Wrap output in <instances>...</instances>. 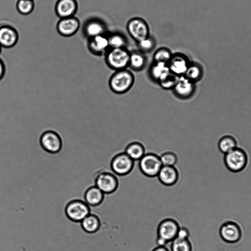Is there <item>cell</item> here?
Segmentation results:
<instances>
[{
  "label": "cell",
  "mask_w": 251,
  "mask_h": 251,
  "mask_svg": "<svg viewBox=\"0 0 251 251\" xmlns=\"http://www.w3.org/2000/svg\"><path fill=\"white\" fill-rule=\"evenodd\" d=\"M134 82V75L127 68L115 71L110 77L108 84L113 93L123 94L127 92L132 88Z\"/></svg>",
  "instance_id": "cell-1"
},
{
  "label": "cell",
  "mask_w": 251,
  "mask_h": 251,
  "mask_svg": "<svg viewBox=\"0 0 251 251\" xmlns=\"http://www.w3.org/2000/svg\"><path fill=\"white\" fill-rule=\"evenodd\" d=\"M130 51L126 48H109L104 54L105 61L115 71L128 68Z\"/></svg>",
  "instance_id": "cell-2"
},
{
  "label": "cell",
  "mask_w": 251,
  "mask_h": 251,
  "mask_svg": "<svg viewBox=\"0 0 251 251\" xmlns=\"http://www.w3.org/2000/svg\"><path fill=\"white\" fill-rule=\"evenodd\" d=\"M224 163L227 169L233 173L243 170L247 165L248 155L243 149L237 147L225 154Z\"/></svg>",
  "instance_id": "cell-3"
},
{
  "label": "cell",
  "mask_w": 251,
  "mask_h": 251,
  "mask_svg": "<svg viewBox=\"0 0 251 251\" xmlns=\"http://www.w3.org/2000/svg\"><path fill=\"white\" fill-rule=\"evenodd\" d=\"M39 144L46 151L56 153L61 150L63 143L60 136L56 132L50 130L42 134Z\"/></svg>",
  "instance_id": "cell-4"
},
{
  "label": "cell",
  "mask_w": 251,
  "mask_h": 251,
  "mask_svg": "<svg viewBox=\"0 0 251 251\" xmlns=\"http://www.w3.org/2000/svg\"><path fill=\"white\" fill-rule=\"evenodd\" d=\"M141 172L146 176L153 177L157 176L162 167L159 156L152 153H147L138 161Z\"/></svg>",
  "instance_id": "cell-5"
},
{
  "label": "cell",
  "mask_w": 251,
  "mask_h": 251,
  "mask_svg": "<svg viewBox=\"0 0 251 251\" xmlns=\"http://www.w3.org/2000/svg\"><path fill=\"white\" fill-rule=\"evenodd\" d=\"M196 90V84L184 75L179 77L172 92L177 98L186 100L191 98Z\"/></svg>",
  "instance_id": "cell-6"
},
{
  "label": "cell",
  "mask_w": 251,
  "mask_h": 251,
  "mask_svg": "<svg viewBox=\"0 0 251 251\" xmlns=\"http://www.w3.org/2000/svg\"><path fill=\"white\" fill-rule=\"evenodd\" d=\"M219 233L223 240L229 244L237 243L242 237L241 227L232 221L225 222L220 227Z\"/></svg>",
  "instance_id": "cell-7"
},
{
  "label": "cell",
  "mask_w": 251,
  "mask_h": 251,
  "mask_svg": "<svg viewBox=\"0 0 251 251\" xmlns=\"http://www.w3.org/2000/svg\"><path fill=\"white\" fill-rule=\"evenodd\" d=\"M127 30L130 36L137 42L150 36L148 24L139 18L130 20L127 24Z\"/></svg>",
  "instance_id": "cell-8"
},
{
  "label": "cell",
  "mask_w": 251,
  "mask_h": 251,
  "mask_svg": "<svg viewBox=\"0 0 251 251\" xmlns=\"http://www.w3.org/2000/svg\"><path fill=\"white\" fill-rule=\"evenodd\" d=\"M66 212L68 217L71 220L81 222L90 214V208L85 202L74 201L68 204Z\"/></svg>",
  "instance_id": "cell-9"
},
{
  "label": "cell",
  "mask_w": 251,
  "mask_h": 251,
  "mask_svg": "<svg viewBox=\"0 0 251 251\" xmlns=\"http://www.w3.org/2000/svg\"><path fill=\"white\" fill-rule=\"evenodd\" d=\"M134 161L125 152L119 153L112 159L111 169L117 175H126L132 170Z\"/></svg>",
  "instance_id": "cell-10"
},
{
  "label": "cell",
  "mask_w": 251,
  "mask_h": 251,
  "mask_svg": "<svg viewBox=\"0 0 251 251\" xmlns=\"http://www.w3.org/2000/svg\"><path fill=\"white\" fill-rule=\"evenodd\" d=\"M188 57L182 53L173 54L168 63L170 72L180 76L184 75L190 63Z\"/></svg>",
  "instance_id": "cell-11"
},
{
  "label": "cell",
  "mask_w": 251,
  "mask_h": 251,
  "mask_svg": "<svg viewBox=\"0 0 251 251\" xmlns=\"http://www.w3.org/2000/svg\"><path fill=\"white\" fill-rule=\"evenodd\" d=\"M79 27V20L75 16L60 18L56 25L58 32L65 37H70L74 35L77 32Z\"/></svg>",
  "instance_id": "cell-12"
},
{
  "label": "cell",
  "mask_w": 251,
  "mask_h": 251,
  "mask_svg": "<svg viewBox=\"0 0 251 251\" xmlns=\"http://www.w3.org/2000/svg\"><path fill=\"white\" fill-rule=\"evenodd\" d=\"M179 226L172 219H166L159 224L158 227V237L169 243L176 238Z\"/></svg>",
  "instance_id": "cell-13"
},
{
  "label": "cell",
  "mask_w": 251,
  "mask_h": 251,
  "mask_svg": "<svg viewBox=\"0 0 251 251\" xmlns=\"http://www.w3.org/2000/svg\"><path fill=\"white\" fill-rule=\"evenodd\" d=\"M96 186L104 194L111 193L117 189L118 180L114 174L101 173L96 179Z\"/></svg>",
  "instance_id": "cell-14"
},
{
  "label": "cell",
  "mask_w": 251,
  "mask_h": 251,
  "mask_svg": "<svg viewBox=\"0 0 251 251\" xmlns=\"http://www.w3.org/2000/svg\"><path fill=\"white\" fill-rule=\"evenodd\" d=\"M18 40L19 34L14 27L9 25L0 26V45L2 48H12Z\"/></svg>",
  "instance_id": "cell-15"
},
{
  "label": "cell",
  "mask_w": 251,
  "mask_h": 251,
  "mask_svg": "<svg viewBox=\"0 0 251 251\" xmlns=\"http://www.w3.org/2000/svg\"><path fill=\"white\" fill-rule=\"evenodd\" d=\"M109 48L108 36L105 34L89 38L88 49L95 55L104 54Z\"/></svg>",
  "instance_id": "cell-16"
},
{
  "label": "cell",
  "mask_w": 251,
  "mask_h": 251,
  "mask_svg": "<svg viewBox=\"0 0 251 251\" xmlns=\"http://www.w3.org/2000/svg\"><path fill=\"white\" fill-rule=\"evenodd\" d=\"M78 5L75 0H58L55 6L56 15L60 18L74 16Z\"/></svg>",
  "instance_id": "cell-17"
},
{
  "label": "cell",
  "mask_w": 251,
  "mask_h": 251,
  "mask_svg": "<svg viewBox=\"0 0 251 251\" xmlns=\"http://www.w3.org/2000/svg\"><path fill=\"white\" fill-rule=\"evenodd\" d=\"M169 72L168 64L153 61L148 69V76L152 82L157 84L159 80Z\"/></svg>",
  "instance_id": "cell-18"
},
{
  "label": "cell",
  "mask_w": 251,
  "mask_h": 251,
  "mask_svg": "<svg viewBox=\"0 0 251 251\" xmlns=\"http://www.w3.org/2000/svg\"><path fill=\"white\" fill-rule=\"evenodd\" d=\"M147 62L145 53L139 50L133 51L130 52L128 68L135 72H141L146 68Z\"/></svg>",
  "instance_id": "cell-19"
},
{
  "label": "cell",
  "mask_w": 251,
  "mask_h": 251,
  "mask_svg": "<svg viewBox=\"0 0 251 251\" xmlns=\"http://www.w3.org/2000/svg\"><path fill=\"white\" fill-rule=\"evenodd\" d=\"M157 177L160 181L165 185H172L177 181L178 173L174 166H162Z\"/></svg>",
  "instance_id": "cell-20"
},
{
  "label": "cell",
  "mask_w": 251,
  "mask_h": 251,
  "mask_svg": "<svg viewBox=\"0 0 251 251\" xmlns=\"http://www.w3.org/2000/svg\"><path fill=\"white\" fill-rule=\"evenodd\" d=\"M83 33L88 38L104 34L105 27L103 23L99 20L88 21L83 28Z\"/></svg>",
  "instance_id": "cell-21"
},
{
  "label": "cell",
  "mask_w": 251,
  "mask_h": 251,
  "mask_svg": "<svg viewBox=\"0 0 251 251\" xmlns=\"http://www.w3.org/2000/svg\"><path fill=\"white\" fill-rule=\"evenodd\" d=\"M125 152L133 160H140L146 153L145 146L140 142H133L125 148Z\"/></svg>",
  "instance_id": "cell-22"
},
{
  "label": "cell",
  "mask_w": 251,
  "mask_h": 251,
  "mask_svg": "<svg viewBox=\"0 0 251 251\" xmlns=\"http://www.w3.org/2000/svg\"><path fill=\"white\" fill-rule=\"evenodd\" d=\"M203 75L202 66L199 63L191 62L184 75L196 83L202 79Z\"/></svg>",
  "instance_id": "cell-23"
},
{
  "label": "cell",
  "mask_w": 251,
  "mask_h": 251,
  "mask_svg": "<svg viewBox=\"0 0 251 251\" xmlns=\"http://www.w3.org/2000/svg\"><path fill=\"white\" fill-rule=\"evenodd\" d=\"M104 193L96 186L88 189L85 195V202L90 206L99 204L102 201Z\"/></svg>",
  "instance_id": "cell-24"
},
{
  "label": "cell",
  "mask_w": 251,
  "mask_h": 251,
  "mask_svg": "<svg viewBox=\"0 0 251 251\" xmlns=\"http://www.w3.org/2000/svg\"><path fill=\"white\" fill-rule=\"evenodd\" d=\"M218 147L219 151L225 154L237 147V141L233 136L225 135L219 139Z\"/></svg>",
  "instance_id": "cell-25"
},
{
  "label": "cell",
  "mask_w": 251,
  "mask_h": 251,
  "mask_svg": "<svg viewBox=\"0 0 251 251\" xmlns=\"http://www.w3.org/2000/svg\"><path fill=\"white\" fill-rule=\"evenodd\" d=\"M170 251H192L191 243L188 239L175 238L166 246Z\"/></svg>",
  "instance_id": "cell-26"
},
{
  "label": "cell",
  "mask_w": 251,
  "mask_h": 251,
  "mask_svg": "<svg viewBox=\"0 0 251 251\" xmlns=\"http://www.w3.org/2000/svg\"><path fill=\"white\" fill-rule=\"evenodd\" d=\"M81 225L86 232L94 233L98 230L100 223L97 216L90 214L81 222Z\"/></svg>",
  "instance_id": "cell-27"
},
{
  "label": "cell",
  "mask_w": 251,
  "mask_h": 251,
  "mask_svg": "<svg viewBox=\"0 0 251 251\" xmlns=\"http://www.w3.org/2000/svg\"><path fill=\"white\" fill-rule=\"evenodd\" d=\"M179 77L169 72L159 80L157 84L164 90H172L177 83Z\"/></svg>",
  "instance_id": "cell-28"
},
{
  "label": "cell",
  "mask_w": 251,
  "mask_h": 251,
  "mask_svg": "<svg viewBox=\"0 0 251 251\" xmlns=\"http://www.w3.org/2000/svg\"><path fill=\"white\" fill-rule=\"evenodd\" d=\"M173 53L166 48H161L157 50L153 55V61L163 62L168 64Z\"/></svg>",
  "instance_id": "cell-29"
},
{
  "label": "cell",
  "mask_w": 251,
  "mask_h": 251,
  "mask_svg": "<svg viewBox=\"0 0 251 251\" xmlns=\"http://www.w3.org/2000/svg\"><path fill=\"white\" fill-rule=\"evenodd\" d=\"M34 0H18L16 2V8L22 15L30 14L34 8Z\"/></svg>",
  "instance_id": "cell-30"
},
{
  "label": "cell",
  "mask_w": 251,
  "mask_h": 251,
  "mask_svg": "<svg viewBox=\"0 0 251 251\" xmlns=\"http://www.w3.org/2000/svg\"><path fill=\"white\" fill-rule=\"evenodd\" d=\"M109 48H126V42L124 37L119 33H115L108 36Z\"/></svg>",
  "instance_id": "cell-31"
},
{
  "label": "cell",
  "mask_w": 251,
  "mask_h": 251,
  "mask_svg": "<svg viewBox=\"0 0 251 251\" xmlns=\"http://www.w3.org/2000/svg\"><path fill=\"white\" fill-rule=\"evenodd\" d=\"M155 45L154 40L150 36L137 42L139 50L145 54L151 52L154 49Z\"/></svg>",
  "instance_id": "cell-32"
},
{
  "label": "cell",
  "mask_w": 251,
  "mask_h": 251,
  "mask_svg": "<svg viewBox=\"0 0 251 251\" xmlns=\"http://www.w3.org/2000/svg\"><path fill=\"white\" fill-rule=\"evenodd\" d=\"M162 166H174L177 162L176 154L172 151L165 152L159 156Z\"/></svg>",
  "instance_id": "cell-33"
},
{
  "label": "cell",
  "mask_w": 251,
  "mask_h": 251,
  "mask_svg": "<svg viewBox=\"0 0 251 251\" xmlns=\"http://www.w3.org/2000/svg\"><path fill=\"white\" fill-rule=\"evenodd\" d=\"M189 232L187 229L184 227H179L176 237L180 239H188Z\"/></svg>",
  "instance_id": "cell-34"
},
{
  "label": "cell",
  "mask_w": 251,
  "mask_h": 251,
  "mask_svg": "<svg viewBox=\"0 0 251 251\" xmlns=\"http://www.w3.org/2000/svg\"><path fill=\"white\" fill-rule=\"evenodd\" d=\"M5 73V66L3 61L0 58V80L4 77Z\"/></svg>",
  "instance_id": "cell-35"
},
{
  "label": "cell",
  "mask_w": 251,
  "mask_h": 251,
  "mask_svg": "<svg viewBox=\"0 0 251 251\" xmlns=\"http://www.w3.org/2000/svg\"><path fill=\"white\" fill-rule=\"evenodd\" d=\"M152 251H170L166 246H158L154 248Z\"/></svg>",
  "instance_id": "cell-36"
},
{
  "label": "cell",
  "mask_w": 251,
  "mask_h": 251,
  "mask_svg": "<svg viewBox=\"0 0 251 251\" xmlns=\"http://www.w3.org/2000/svg\"><path fill=\"white\" fill-rule=\"evenodd\" d=\"M2 47L1 46V45H0V53H1V50H2Z\"/></svg>",
  "instance_id": "cell-37"
}]
</instances>
